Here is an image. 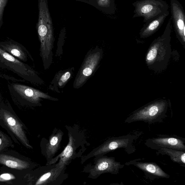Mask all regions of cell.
Wrapping results in <instances>:
<instances>
[{"mask_svg":"<svg viewBox=\"0 0 185 185\" xmlns=\"http://www.w3.org/2000/svg\"><path fill=\"white\" fill-rule=\"evenodd\" d=\"M68 131V143L61 153L54 157L50 164H55L59 161L61 164L69 165L72 161L81 158L90 143L87 141L84 130L81 129L78 125L65 126Z\"/></svg>","mask_w":185,"mask_h":185,"instance_id":"cell-1","label":"cell"},{"mask_svg":"<svg viewBox=\"0 0 185 185\" xmlns=\"http://www.w3.org/2000/svg\"><path fill=\"white\" fill-rule=\"evenodd\" d=\"M38 32L41 42V55L44 66L51 62L54 43L53 28L47 0H39V14Z\"/></svg>","mask_w":185,"mask_h":185,"instance_id":"cell-2","label":"cell"},{"mask_svg":"<svg viewBox=\"0 0 185 185\" xmlns=\"http://www.w3.org/2000/svg\"><path fill=\"white\" fill-rule=\"evenodd\" d=\"M136 135L129 134L119 137H112L108 139L86 155L81 158V164L84 163L91 158L105 155L114 150L123 149L128 154L133 153L136 151L133 143L137 138Z\"/></svg>","mask_w":185,"mask_h":185,"instance_id":"cell-3","label":"cell"},{"mask_svg":"<svg viewBox=\"0 0 185 185\" xmlns=\"http://www.w3.org/2000/svg\"><path fill=\"white\" fill-rule=\"evenodd\" d=\"M168 105L166 102L157 101L136 110L127 118L124 123L143 121L149 124L162 122L168 117Z\"/></svg>","mask_w":185,"mask_h":185,"instance_id":"cell-4","label":"cell"},{"mask_svg":"<svg viewBox=\"0 0 185 185\" xmlns=\"http://www.w3.org/2000/svg\"><path fill=\"white\" fill-rule=\"evenodd\" d=\"M67 166L58 162L46 165L33 172L34 185H61L68 177L66 173Z\"/></svg>","mask_w":185,"mask_h":185,"instance_id":"cell-5","label":"cell"},{"mask_svg":"<svg viewBox=\"0 0 185 185\" xmlns=\"http://www.w3.org/2000/svg\"><path fill=\"white\" fill-rule=\"evenodd\" d=\"M94 157L93 162L87 165L82 171L83 173L89 174L88 177L90 179H96L105 173L117 175L125 166L116 161L114 157L102 155Z\"/></svg>","mask_w":185,"mask_h":185,"instance_id":"cell-6","label":"cell"},{"mask_svg":"<svg viewBox=\"0 0 185 185\" xmlns=\"http://www.w3.org/2000/svg\"><path fill=\"white\" fill-rule=\"evenodd\" d=\"M133 18L142 17L144 22L152 20L168 11V5L164 0H139L133 3Z\"/></svg>","mask_w":185,"mask_h":185,"instance_id":"cell-7","label":"cell"},{"mask_svg":"<svg viewBox=\"0 0 185 185\" xmlns=\"http://www.w3.org/2000/svg\"><path fill=\"white\" fill-rule=\"evenodd\" d=\"M0 124L11 132L27 148L33 149L29 144L23 124L14 114L8 110L2 109L0 111Z\"/></svg>","mask_w":185,"mask_h":185,"instance_id":"cell-8","label":"cell"},{"mask_svg":"<svg viewBox=\"0 0 185 185\" xmlns=\"http://www.w3.org/2000/svg\"><path fill=\"white\" fill-rule=\"evenodd\" d=\"M101 57V51L97 49L90 51L87 54L74 81V88H80L91 77L97 68Z\"/></svg>","mask_w":185,"mask_h":185,"instance_id":"cell-9","label":"cell"},{"mask_svg":"<svg viewBox=\"0 0 185 185\" xmlns=\"http://www.w3.org/2000/svg\"><path fill=\"white\" fill-rule=\"evenodd\" d=\"M145 145L152 150L167 148L185 152V139L176 135H159L147 139Z\"/></svg>","mask_w":185,"mask_h":185,"instance_id":"cell-10","label":"cell"},{"mask_svg":"<svg viewBox=\"0 0 185 185\" xmlns=\"http://www.w3.org/2000/svg\"><path fill=\"white\" fill-rule=\"evenodd\" d=\"M64 134L61 130L55 128L48 140L45 138L42 140L40 144L41 153L46 159V165H49L55 157V154L60 148Z\"/></svg>","mask_w":185,"mask_h":185,"instance_id":"cell-11","label":"cell"},{"mask_svg":"<svg viewBox=\"0 0 185 185\" xmlns=\"http://www.w3.org/2000/svg\"><path fill=\"white\" fill-rule=\"evenodd\" d=\"M0 60L9 68L24 78L28 79L29 77H35V72L31 68L1 48Z\"/></svg>","mask_w":185,"mask_h":185,"instance_id":"cell-12","label":"cell"},{"mask_svg":"<svg viewBox=\"0 0 185 185\" xmlns=\"http://www.w3.org/2000/svg\"><path fill=\"white\" fill-rule=\"evenodd\" d=\"M171 20L177 37L185 41V14L183 8L177 0H170Z\"/></svg>","mask_w":185,"mask_h":185,"instance_id":"cell-13","label":"cell"},{"mask_svg":"<svg viewBox=\"0 0 185 185\" xmlns=\"http://www.w3.org/2000/svg\"><path fill=\"white\" fill-rule=\"evenodd\" d=\"M140 159H135L125 163L126 165H133L139 168L144 173L150 180L159 178H169L170 176L165 172L160 166L155 162H143Z\"/></svg>","mask_w":185,"mask_h":185,"instance_id":"cell-14","label":"cell"},{"mask_svg":"<svg viewBox=\"0 0 185 185\" xmlns=\"http://www.w3.org/2000/svg\"><path fill=\"white\" fill-rule=\"evenodd\" d=\"M13 88L15 92L27 101L33 104L39 106L42 99H46L53 101L58 99L52 98L47 94L33 88L25 85L14 84Z\"/></svg>","mask_w":185,"mask_h":185,"instance_id":"cell-15","label":"cell"},{"mask_svg":"<svg viewBox=\"0 0 185 185\" xmlns=\"http://www.w3.org/2000/svg\"><path fill=\"white\" fill-rule=\"evenodd\" d=\"M0 164L9 168L17 170L33 169L37 165L30 161H24L5 154H0Z\"/></svg>","mask_w":185,"mask_h":185,"instance_id":"cell-16","label":"cell"},{"mask_svg":"<svg viewBox=\"0 0 185 185\" xmlns=\"http://www.w3.org/2000/svg\"><path fill=\"white\" fill-rule=\"evenodd\" d=\"M169 14V11H167L152 20L146 23L140 31L141 37H147L156 32L164 24Z\"/></svg>","mask_w":185,"mask_h":185,"instance_id":"cell-17","label":"cell"},{"mask_svg":"<svg viewBox=\"0 0 185 185\" xmlns=\"http://www.w3.org/2000/svg\"><path fill=\"white\" fill-rule=\"evenodd\" d=\"M0 46L2 49L14 57L17 58L20 60L25 61L27 60L26 51L23 48L15 43H8L1 44Z\"/></svg>","mask_w":185,"mask_h":185,"instance_id":"cell-18","label":"cell"},{"mask_svg":"<svg viewBox=\"0 0 185 185\" xmlns=\"http://www.w3.org/2000/svg\"><path fill=\"white\" fill-rule=\"evenodd\" d=\"M157 155H167L174 162L178 163L185 167V152L167 148H161L157 150Z\"/></svg>","mask_w":185,"mask_h":185,"instance_id":"cell-19","label":"cell"},{"mask_svg":"<svg viewBox=\"0 0 185 185\" xmlns=\"http://www.w3.org/2000/svg\"><path fill=\"white\" fill-rule=\"evenodd\" d=\"M72 71L71 69L66 71H63L62 73L59 74L57 77L54 80L53 85L54 88H62L68 82L71 77Z\"/></svg>","mask_w":185,"mask_h":185,"instance_id":"cell-20","label":"cell"},{"mask_svg":"<svg viewBox=\"0 0 185 185\" xmlns=\"http://www.w3.org/2000/svg\"><path fill=\"white\" fill-rule=\"evenodd\" d=\"M12 145V141L9 137L0 132V152Z\"/></svg>","mask_w":185,"mask_h":185,"instance_id":"cell-21","label":"cell"},{"mask_svg":"<svg viewBox=\"0 0 185 185\" xmlns=\"http://www.w3.org/2000/svg\"><path fill=\"white\" fill-rule=\"evenodd\" d=\"M100 5L105 7L111 8L115 11V5L114 0H99Z\"/></svg>","mask_w":185,"mask_h":185,"instance_id":"cell-22","label":"cell"},{"mask_svg":"<svg viewBox=\"0 0 185 185\" xmlns=\"http://www.w3.org/2000/svg\"><path fill=\"white\" fill-rule=\"evenodd\" d=\"M15 177L13 175L10 173H3L0 175V182H6L14 180Z\"/></svg>","mask_w":185,"mask_h":185,"instance_id":"cell-23","label":"cell"},{"mask_svg":"<svg viewBox=\"0 0 185 185\" xmlns=\"http://www.w3.org/2000/svg\"><path fill=\"white\" fill-rule=\"evenodd\" d=\"M157 51L156 48H152L151 49L147 55L146 59L149 61H153L155 59L157 55Z\"/></svg>","mask_w":185,"mask_h":185,"instance_id":"cell-24","label":"cell"},{"mask_svg":"<svg viewBox=\"0 0 185 185\" xmlns=\"http://www.w3.org/2000/svg\"><path fill=\"white\" fill-rule=\"evenodd\" d=\"M0 3H1V2H0Z\"/></svg>","mask_w":185,"mask_h":185,"instance_id":"cell-25","label":"cell"}]
</instances>
